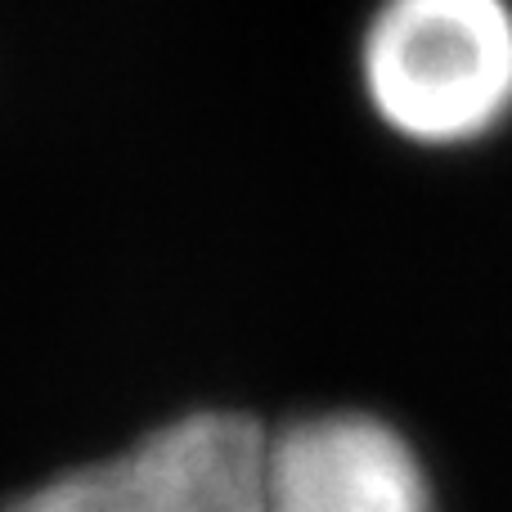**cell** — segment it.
Segmentation results:
<instances>
[{
	"instance_id": "obj_1",
	"label": "cell",
	"mask_w": 512,
	"mask_h": 512,
	"mask_svg": "<svg viewBox=\"0 0 512 512\" xmlns=\"http://www.w3.org/2000/svg\"><path fill=\"white\" fill-rule=\"evenodd\" d=\"M360 72L373 113L405 140H486L512 113L508 0H382Z\"/></svg>"
},
{
	"instance_id": "obj_2",
	"label": "cell",
	"mask_w": 512,
	"mask_h": 512,
	"mask_svg": "<svg viewBox=\"0 0 512 512\" xmlns=\"http://www.w3.org/2000/svg\"><path fill=\"white\" fill-rule=\"evenodd\" d=\"M270 432L248 414L198 409L126 454L63 472L5 512H265Z\"/></svg>"
},
{
	"instance_id": "obj_3",
	"label": "cell",
	"mask_w": 512,
	"mask_h": 512,
	"mask_svg": "<svg viewBox=\"0 0 512 512\" xmlns=\"http://www.w3.org/2000/svg\"><path fill=\"white\" fill-rule=\"evenodd\" d=\"M265 512H436V495L387 418L333 409L270 436Z\"/></svg>"
}]
</instances>
